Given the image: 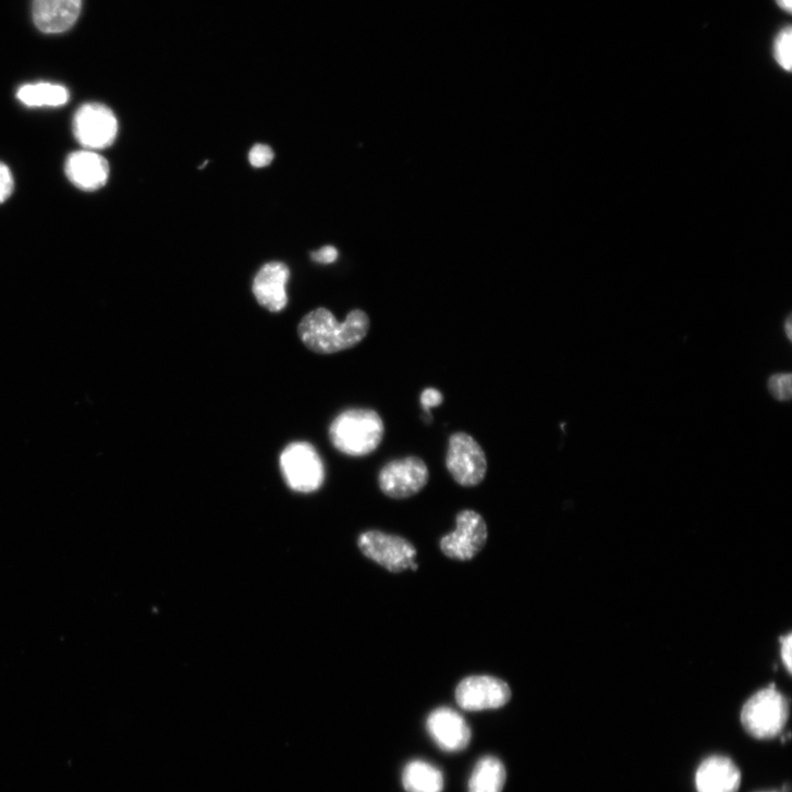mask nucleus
Segmentation results:
<instances>
[{
    "mask_svg": "<svg viewBox=\"0 0 792 792\" xmlns=\"http://www.w3.org/2000/svg\"><path fill=\"white\" fill-rule=\"evenodd\" d=\"M772 54L777 64L784 71L792 68V31L785 26L779 31L773 39Z\"/></svg>",
    "mask_w": 792,
    "mask_h": 792,
    "instance_id": "19",
    "label": "nucleus"
},
{
    "mask_svg": "<svg viewBox=\"0 0 792 792\" xmlns=\"http://www.w3.org/2000/svg\"><path fill=\"white\" fill-rule=\"evenodd\" d=\"M76 141L85 150L106 149L115 143L119 121L114 111L97 102L85 103L77 109L73 120Z\"/></svg>",
    "mask_w": 792,
    "mask_h": 792,
    "instance_id": "7",
    "label": "nucleus"
},
{
    "mask_svg": "<svg viewBox=\"0 0 792 792\" xmlns=\"http://www.w3.org/2000/svg\"><path fill=\"white\" fill-rule=\"evenodd\" d=\"M767 390L779 402H787L792 397V377L789 373L773 374L768 378Z\"/></svg>",
    "mask_w": 792,
    "mask_h": 792,
    "instance_id": "20",
    "label": "nucleus"
},
{
    "mask_svg": "<svg viewBox=\"0 0 792 792\" xmlns=\"http://www.w3.org/2000/svg\"><path fill=\"white\" fill-rule=\"evenodd\" d=\"M273 150L269 146L263 144H258L253 147L249 154V161L255 168L268 167L273 161Z\"/></svg>",
    "mask_w": 792,
    "mask_h": 792,
    "instance_id": "21",
    "label": "nucleus"
},
{
    "mask_svg": "<svg viewBox=\"0 0 792 792\" xmlns=\"http://www.w3.org/2000/svg\"><path fill=\"white\" fill-rule=\"evenodd\" d=\"M741 771L726 756H711L705 759L696 773L698 792H738L741 785Z\"/></svg>",
    "mask_w": 792,
    "mask_h": 792,
    "instance_id": "15",
    "label": "nucleus"
},
{
    "mask_svg": "<svg viewBox=\"0 0 792 792\" xmlns=\"http://www.w3.org/2000/svg\"><path fill=\"white\" fill-rule=\"evenodd\" d=\"M290 269L282 263H269L257 273L253 292L258 303L272 313L285 308L289 302L287 285L290 280Z\"/></svg>",
    "mask_w": 792,
    "mask_h": 792,
    "instance_id": "12",
    "label": "nucleus"
},
{
    "mask_svg": "<svg viewBox=\"0 0 792 792\" xmlns=\"http://www.w3.org/2000/svg\"><path fill=\"white\" fill-rule=\"evenodd\" d=\"M459 706L471 712L503 708L512 698L509 684L494 675H471L456 689Z\"/></svg>",
    "mask_w": 792,
    "mask_h": 792,
    "instance_id": "10",
    "label": "nucleus"
},
{
    "mask_svg": "<svg viewBox=\"0 0 792 792\" xmlns=\"http://www.w3.org/2000/svg\"><path fill=\"white\" fill-rule=\"evenodd\" d=\"M385 434L382 417L371 409L346 410L329 427L332 446L351 458L371 455L382 443Z\"/></svg>",
    "mask_w": 792,
    "mask_h": 792,
    "instance_id": "2",
    "label": "nucleus"
},
{
    "mask_svg": "<svg viewBox=\"0 0 792 792\" xmlns=\"http://www.w3.org/2000/svg\"><path fill=\"white\" fill-rule=\"evenodd\" d=\"M338 252L334 247L326 246L318 252L312 254V259L315 263L329 265L337 260Z\"/></svg>",
    "mask_w": 792,
    "mask_h": 792,
    "instance_id": "24",
    "label": "nucleus"
},
{
    "mask_svg": "<svg viewBox=\"0 0 792 792\" xmlns=\"http://www.w3.org/2000/svg\"><path fill=\"white\" fill-rule=\"evenodd\" d=\"M446 468L464 488L482 485L488 473V460L482 444L470 434L458 431L448 439Z\"/></svg>",
    "mask_w": 792,
    "mask_h": 792,
    "instance_id": "3",
    "label": "nucleus"
},
{
    "mask_svg": "<svg viewBox=\"0 0 792 792\" xmlns=\"http://www.w3.org/2000/svg\"><path fill=\"white\" fill-rule=\"evenodd\" d=\"M17 98L28 107H60L69 101L70 94L64 86L38 83L22 86Z\"/></svg>",
    "mask_w": 792,
    "mask_h": 792,
    "instance_id": "18",
    "label": "nucleus"
},
{
    "mask_svg": "<svg viewBox=\"0 0 792 792\" xmlns=\"http://www.w3.org/2000/svg\"><path fill=\"white\" fill-rule=\"evenodd\" d=\"M426 727L434 742L446 752H461L472 740V730L464 717L447 707L434 710L427 718Z\"/></svg>",
    "mask_w": 792,
    "mask_h": 792,
    "instance_id": "11",
    "label": "nucleus"
},
{
    "mask_svg": "<svg viewBox=\"0 0 792 792\" xmlns=\"http://www.w3.org/2000/svg\"><path fill=\"white\" fill-rule=\"evenodd\" d=\"M791 635L781 639V656L789 671L791 670Z\"/></svg>",
    "mask_w": 792,
    "mask_h": 792,
    "instance_id": "25",
    "label": "nucleus"
},
{
    "mask_svg": "<svg viewBox=\"0 0 792 792\" xmlns=\"http://www.w3.org/2000/svg\"><path fill=\"white\" fill-rule=\"evenodd\" d=\"M783 330L785 332L787 338L789 341H792V322H791V315L787 317V319L783 322Z\"/></svg>",
    "mask_w": 792,
    "mask_h": 792,
    "instance_id": "27",
    "label": "nucleus"
},
{
    "mask_svg": "<svg viewBox=\"0 0 792 792\" xmlns=\"http://www.w3.org/2000/svg\"><path fill=\"white\" fill-rule=\"evenodd\" d=\"M788 719V704L775 689L754 695L742 710V724L756 739H772L781 733Z\"/></svg>",
    "mask_w": 792,
    "mask_h": 792,
    "instance_id": "6",
    "label": "nucleus"
},
{
    "mask_svg": "<svg viewBox=\"0 0 792 792\" xmlns=\"http://www.w3.org/2000/svg\"><path fill=\"white\" fill-rule=\"evenodd\" d=\"M82 0H34V22L45 34H61L74 26Z\"/></svg>",
    "mask_w": 792,
    "mask_h": 792,
    "instance_id": "14",
    "label": "nucleus"
},
{
    "mask_svg": "<svg viewBox=\"0 0 792 792\" xmlns=\"http://www.w3.org/2000/svg\"><path fill=\"white\" fill-rule=\"evenodd\" d=\"M15 182L11 169L0 162V204L7 202L13 194Z\"/></svg>",
    "mask_w": 792,
    "mask_h": 792,
    "instance_id": "22",
    "label": "nucleus"
},
{
    "mask_svg": "<svg viewBox=\"0 0 792 792\" xmlns=\"http://www.w3.org/2000/svg\"><path fill=\"white\" fill-rule=\"evenodd\" d=\"M780 10L787 13L792 11V0H775Z\"/></svg>",
    "mask_w": 792,
    "mask_h": 792,
    "instance_id": "26",
    "label": "nucleus"
},
{
    "mask_svg": "<svg viewBox=\"0 0 792 792\" xmlns=\"http://www.w3.org/2000/svg\"><path fill=\"white\" fill-rule=\"evenodd\" d=\"M109 165L97 151L73 153L65 162L68 179L77 188L94 192L102 187L109 178Z\"/></svg>",
    "mask_w": 792,
    "mask_h": 792,
    "instance_id": "13",
    "label": "nucleus"
},
{
    "mask_svg": "<svg viewBox=\"0 0 792 792\" xmlns=\"http://www.w3.org/2000/svg\"><path fill=\"white\" fill-rule=\"evenodd\" d=\"M443 401V397L440 391L429 388L423 391L421 397L422 406L428 411L430 407L440 405Z\"/></svg>",
    "mask_w": 792,
    "mask_h": 792,
    "instance_id": "23",
    "label": "nucleus"
},
{
    "mask_svg": "<svg viewBox=\"0 0 792 792\" xmlns=\"http://www.w3.org/2000/svg\"><path fill=\"white\" fill-rule=\"evenodd\" d=\"M507 781L505 767L494 756L482 758L470 779V792H502Z\"/></svg>",
    "mask_w": 792,
    "mask_h": 792,
    "instance_id": "17",
    "label": "nucleus"
},
{
    "mask_svg": "<svg viewBox=\"0 0 792 792\" xmlns=\"http://www.w3.org/2000/svg\"><path fill=\"white\" fill-rule=\"evenodd\" d=\"M280 468L287 485L295 492L312 494L324 485V463L317 450L306 441H295L284 448Z\"/></svg>",
    "mask_w": 792,
    "mask_h": 792,
    "instance_id": "4",
    "label": "nucleus"
},
{
    "mask_svg": "<svg viewBox=\"0 0 792 792\" xmlns=\"http://www.w3.org/2000/svg\"><path fill=\"white\" fill-rule=\"evenodd\" d=\"M370 328V317L363 309L350 312L345 321L339 322L329 309L319 307L301 320L297 330L302 343L309 351L332 355L362 344Z\"/></svg>",
    "mask_w": 792,
    "mask_h": 792,
    "instance_id": "1",
    "label": "nucleus"
},
{
    "mask_svg": "<svg viewBox=\"0 0 792 792\" xmlns=\"http://www.w3.org/2000/svg\"><path fill=\"white\" fill-rule=\"evenodd\" d=\"M402 781L407 792H442L441 771L424 760L409 763L403 771Z\"/></svg>",
    "mask_w": 792,
    "mask_h": 792,
    "instance_id": "16",
    "label": "nucleus"
},
{
    "mask_svg": "<svg viewBox=\"0 0 792 792\" xmlns=\"http://www.w3.org/2000/svg\"><path fill=\"white\" fill-rule=\"evenodd\" d=\"M489 532L482 514L464 510L456 517V529L440 540L442 553L461 561L474 559L486 546Z\"/></svg>",
    "mask_w": 792,
    "mask_h": 792,
    "instance_id": "9",
    "label": "nucleus"
},
{
    "mask_svg": "<svg viewBox=\"0 0 792 792\" xmlns=\"http://www.w3.org/2000/svg\"><path fill=\"white\" fill-rule=\"evenodd\" d=\"M358 547L367 558L392 574L418 570V563L415 561L416 548L401 536L368 531L360 536Z\"/></svg>",
    "mask_w": 792,
    "mask_h": 792,
    "instance_id": "5",
    "label": "nucleus"
},
{
    "mask_svg": "<svg viewBox=\"0 0 792 792\" xmlns=\"http://www.w3.org/2000/svg\"><path fill=\"white\" fill-rule=\"evenodd\" d=\"M426 463L416 456L394 460L386 464L378 476L380 490L394 500H404L418 495L429 482Z\"/></svg>",
    "mask_w": 792,
    "mask_h": 792,
    "instance_id": "8",
    "label": "nucleus"
}]
</instances>
